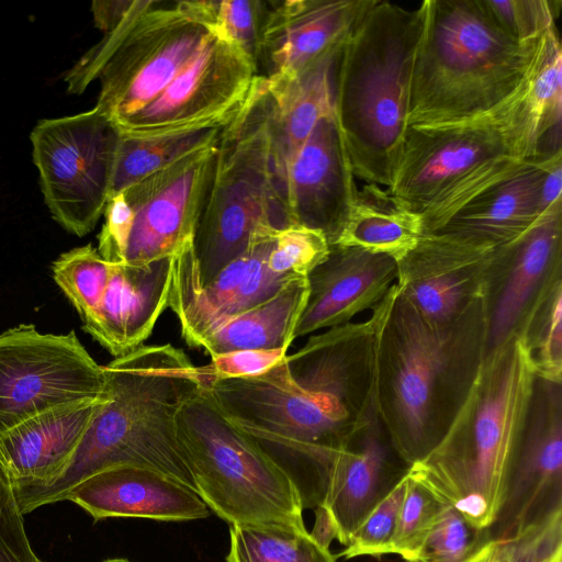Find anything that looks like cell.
I'll return each instance as SVG.
<instances>
[{"label":"cell","instance_id":"8d00e7d4","mask_svg":"<svg viewBox=\"0 0 562 562\" xmlns=\"http://www.w3.org/2000/svg\"><path fill=\"white\" fill-rule=\"evenodd\" d=\"M446 506V503L407 472L406 492L391 542V553L398 554L404 561H415L427 535Z\"/></svg>","mask_w":562,"mask_h":562},{"label":"cell","instance_id":"7dc6e473","mask_svg":"<svg viewBox=\"0 0 562 562\" xmlns=\"http://www.w3.org/2000/svg\"><path fill=\"white\" fill-rule=\"evenodd\" d=\"M315 525L311 536L323 547L329 549L330 542L336 539V527L329 513L321 505L316 506Z\"/></svg>","mask_w":562,"mask_h":562},{"label":"cell","instance_id":"d6a6232c","mask_svg":"<svg viewBox=\"0 0 562 562\" xmlns=\"http://www.w3.org/2000/svg\"><path fill=\"white\" fill-rule=\"evenodd\" d=\"M528 99L538 123V151L547 137L549 150H560L562 52L554 26L542 35L541 49L530 79Z\"/></svg>","mask_w":562,"mask_h":562},{"label":"cell","instance_id":"ac0fdd59","mask_svg":"<svg viewBox=\"0 0 562 562\" xmlns=\"http://www.w3.org/2000/svg\"><path fill=\"white\" fill-rule=\"evenodd\" d=\"M370 0L267 1L257 75L293 79L342 46Z\"/></svg>","mask_w":562,"mask_h":562},{"label":"cell","instance_id":"5bb4252c","mask_svg":"<svg viewBox=\"0 0 562 562\" xmlns=\"http://www.w3.org/2000/svg\"><path fill=\"white\" fill-rule=\"evenodd\" d=\"M562 508V386L537 378L492 539L510 540Z\"/></svg>","mask_w":562,"mask_h":562},{"label":"cell","instance_id":"5b68a950","mask_svg":"<svg viewBox=\"0 0 562 562\" xmlns=\"http://www.w3.org/2000/svg\"><path fill=\"white\" fill-rule=\"evenodd\" d=\"M426 19L409 92L408 126L470 120L504 104L525 85L542 36L519 43L482 0H425Z\"/></svg>","mask_w":562,"mask_h":562},{"label":"cell","instance_id":"8fae6325","mask_svg":"<svg viewBox=\"0 0 562 562\" xmlns=\"http://www.w3.org/2000/svg\"><path fill=\"white\" fill-rule=\"evenodd\" d=\"M103 366L74 330L22 324L0 333V434L44 412L108 397Z\"/></svg>","mask_w":562,"mask_h":562},{"label":"cell","instance_id":"8992f818","mask_svg":"<svg viewBox=\"0 0 562 562\" xmlns=\"http://www.w3.org/2000/svg\"><path fill=\"white\" fill-rule=\"evenodd\" d=\"M269 110L267 80L257 75L217 142L192 239L200 285L209 283L258 239L276 236L294 225L271 175Z\"/></svg>","mask_w":562,"mask_h":562},{"label":"cell","instance_id":"7402d4cb","mask_svg":"<svg viewBox=\"0 0 562 562\" xmlns=\"http://www.w3.org/2000/svg\"><path fill=\"white\" fill-rule=\"evenodd\" d=\"M396 279L397 262L391 257L330 246L327 258L307 276L308 296L294 337L350 323L379 304Z\"/></svg>","mask_w":562,"mask_h":562},{"label":"cell","instance_id":"ffe728a7","mask_svg":"<svg viewBox=\"0 0 562 562\" xmlns=\"http://www.w3.org/2000/svg\"><path fill=\"white\" fill-rule=\"evenodd\" d=\"M355 178L331 111L317 122L289 171L294 225L322 232L333 246L358 198Z\"/></svg>","mask_w":562,"mask_h":562},{"label":"cell","instance_id":"ba28073f","mask_svg":"<svg viewBox=\"0 0 562 562\" xmlns=\"http://www.w3.org/2000/svg\"><path fill=\"white\" fill-rule=\"evenodd\" d=\"M181 7L138 0L133 12L67 72L70 93L95 79V104L116 125L154 100L212 37Z\"/></svg>","mask_w":562,"mask_h":562},{"label":"cell","instance_id":"7a4b0ae2","mask_svg":"<svg viewBox=\"0 0 562 562\" xmlns=\"http://www.w3.org/2000/svg\"><path fill=\"white\" fill-rule=\"evenodd\" d=\"M103 370L109 400L56 482L15 490L23 515L65 501L83 480L120 465L150 469L195 491L178 437L177 414L200 386L196 366L183 350L167 344L140 346L114 358Z\"/></svg>","mask_w":562,"mask_h":562},{"label":"cell","instance_id":"e575fe53","mask_svg":"<svg viewBox=\"0 0 562 562\" xmlns=\"http://www.w3.org/2000/svg\"><path fill=\"white\" fill-rule=\"evenodd\" d=\"M112 265L91 244L72 248L53 262V279L81 321L88 318L99 305Z\"/></svg>","mask_w":562,"mask_h":562},{"label":"cell","instance_id":"30bf717a","mask_svg":"<svg viewBox=\"0 0 562 562\" xmlns=\"http://www.w3.org/2000/svg\"><path fill=\"white\" fill-rule=\"evenodd\" d=\"M121 131L98 108L37 122L33 161L53 218L68 233L92 232L110 198Z\"/></svg>","mask_w":562,"mask_h":562},{"label":"cell","instance_id":"f6af8a7d","mask_svg":"<svg viewBox=\"0 0 562 562\" xmlns=\"http://www.w3.org/2000/svg\"><path fill=\"white\" fill-rule=\"evenodd\" d=\"M543 159L544 171L540 188V209L544 214L562 203V151Z\"/></svg>","mask_w":562,"mask_h":562},{"label":"cell","instance_id":"f35d334b","mask_svg":"<svg viewBox=\"0 0 562 562\" xmlns=\"http://www.w3.org/2000/svg\"><path fill=\"white\" fill-rule=\"evenodd\" d=\"M406 486L407 473L373 508L355 531L345 549L336 558L352 559L364 555L380 558L384 554H391V542L397 525Z\"/></svg>","mask_w":562,"mask_h":562},{"label":"cell","instance_id":"9a60e30c","mask_svg":"<svg viewBox=\"0 0 562 562\" xmlns=\"http://www.w3.org/2000/svg\"><path fill=\"white\" fill-rule=\"evenodd\" d=\"M498 247L438 231L397 262L396 285L427 318L450 323L485 299Z\"/></svg>","mask_w":562,"mask_h":562},{"label":"cell","instance_id":"4316f807","mask_svg":"<svg viewBox=\"0 0 562 562\" xmlns=\"http://www.w3.org/2000/svg\"><path fill=\"white\" fill-rule=\"evenodd\" d=\"M543 171V159L527 160L515 173L467 203L439 231L495 247L515 243L548 213L540 209Z\"/></svg>","mask_w":562,"mask_h":562},{"label":"cell","instance_id":"d6986e66","mask_svg":"<svg viewBox=\"0 0 562 562\" xmlns=\"http://www.w3.org/2000/svg\"><path fill=\"white\" fill-rule=\"evenodd\" d=\"M562 203L515 243L498 247L485 296L486 348L518 329L562 265Z\"/></svg>","mask_w":562,"mask_h":562},{"label":"cell","instance_id":"d4e9b609","mask_svg":"<svg viewBox=\"0 0 562 562\" xmlns=\"http://www.w3.org/2000/svg\"><path fill=\"white\" fill-rule=\"evenodd\" d=\"M108 397L54 408L0 434V464L14 490L46 487L71 462L87 429Z\"/></svg>","mask_w":562,"mask_h":562},{"label":"cell","instance_id":"2e32d148","mask_svg":"<svg viewBox=\"0 0 562 562\" xmlns=\"http://www.w3.org/2000/svg\"><path fill=\"white\" fill-rule=\"evenodd\" d=\"M274 238L255 241L204 285L196 279L193 237L173 256L169 306L190 347L199 348L202 337L220 323L266 301L296 278L274 273L268 268Z\"/></svg>","mask_w":562,"mask_h":562},{"label":"cell","instance_id":"484cf974","mask_svg":"<svg viewBox=\"0 0 562 562\" xmlns=\"http://www.w3.org/2000/svg\"><path fill=\"white\" fill-rule=\"evenodd\" d=\"M340 48L293 79L265 78L270 93L269 162L276 191L286 206L290 168L317 122L334 111V70Z\"/></svg>","mask_w":562,"mask_h":562},{"label":"cell","instance_id":"b9f144b4","mask_svg":"<svg viewBox=\"0 0 562 562\" xmlns=\"http://www.w3.org/2000/svg\"><path fill=\"white\" fill-rule=\"evenodd\" d=\"M288 356V349L235 350L211 357V362L196 367L200 386L227 379L262 374Z\"/></svg>","mask_w":562,"mask_h":562},{"label":"cell","instance_id":"3957f363","mask_svg":"<svg viewBox=\"0 0 562 562\" xmlns=\"http://www.w3.org/2000/svg\"><path fill=\"white\" fill-rule=\"evenodd\" d=\"M536 371L516 333L486 348L445 434L408 473L477 528L503 504L532 398Z\"/></svg>","mask_w":562,"mask_h":562},{"label":"cell","instance_id":"44dd1931","mask_svg":"<svg viewBox=\"0 0 562 562\" xmlns=\"http://www.w3.org/2000/svg\"><path fill=\"white\" fill-rule=\"evenodd\" d=\"M330 327L286 356L290 373L304 390L330 397L359 418L374 412L373 362L378 316Z\"/></svg>","mask_w":562,"mask_h":562},{"label":"cell","instance_id":"e0dca14e","mask_svg":"<svg viewBox=\"0 0 562 562\" xmlns=\"http://www.w3.org/2000/svg\"><path fill=\"white\" fill-rule=\"evenodd\" d=\"M408 469L375 412L345 445L331 451L319 477L317 505L329 513L342 546Z\"/></svg>","mask_w":562,"mask_h":562},{"label":"cell","instance_id":"f907efd6","mask_svg":"<svg viewBox=\"0 0 562 562\" xmlns=\"http://www.w3.org/2000/svg\"><path fill=\"white\" fill-rule=\"evenodd\" d=\"M404 562H417V561H404Z\"/></svg>","mask_w":562,"mask_h":562},{"label":"cell","instance_id":"74e56055","mask_svg":"<svg viewBox=\"0 0 562 562\" xmlns=\"http://www.w3.org/2000/svg\"><path fill=\"white\" fill-rule=\"evenodd\" d=\"M329 251L330 246L322 232L292 225L276 235L267 263L274 273L307 278Z\"/></svg>","mask_w":562,"mask_h":562},{"label":"cell","instance_id":"83f0119b","mask_svg":"<svg viewBox=\"0 0 562 562\" xmlns=\"http://www.w3.org/2000/svg\"><path fill=\"white\" fill-rule=\"evenodd\" d=\"M308 291L307 278H292L266 301L215 326L199 348L211 357L235 350L289 349Z\"/></svg>","mask_w":562,"mask_h":562},{"label":"cell","instance_id":"836d02e7","mask_svg":"<svg viewBox=\"0 0 562 562\" xmlns=\"http://www.w3.org/2000/svg\"><path fill=\"white\" fill-rule=\"evenodd\" d=\"M190 16L201 23L214 36L228 41L240 48L255 64L267 1H179Z\"/></svg>","mask_w":562,"mask_h":562},{"label":"cell","instance_id":"7c38bea8","mask_svg":"<svg viewBox=\"0 0 562 562\" xmlns=\"http://www.w3.org/2000/svg\"><path fill=\"white\" fill-rule=\"evenodd\" d=\"M257 76L235 44L214 35L148 104L117 125L122 133L149 135L189 126L226 124Z\"/></svg>","mask_w":562,"mask_h":562},{"label":"cell","instance_id":"c3c4849f","mask_svg":"<svg viewBox=\"0 0 562 562\" xmlns=\"http://www.w3.org/2000/svg\"><path fill=\"white\" fill-rule=\"evenodd\" d=\"M513 540L493 539L474 562H513Z\"/></svg>","mask_w":562,"mask_h":562},{"label":"cell","instance_id":"6da1fadb","mask_svg":"<svg viewBox=\"0 0 562 562\" xmlns=\"http://www.w3.org/2000/svg\"><path fill=\"white\" fill-rule=\"evenodd\" d=\"M373 310V403L408 465L439 442L486 350L484 299L457 319L424 316L394 284Z\"/></svg>","mask_w":562,"mask_h":562},{"label":"cell","instance_id":"9c48e42d","mask_svg":"<svg viewBox=\"0 0 562 562\" xmlns=\"http://www.w3.org/2000/svg\"><path fill=\"white\" fill-rule=\"evenodd\" d=\"M531 75L514 97L492 112L449 124L408 126L390 194L403 207L420 214L487 162L503 157L535 159L539 132L528 99Z\"/></svg>","mask_w":562,"mask_h":562},{"label":"cell","instance_id":"bcb514c9","mask_svg":"<svg viewBox=\"0 0 562 562\" xmlns=\"http://www.w3.org/2000/svg\"><path fill=\"white\" fill-rule=\"evenodd\" d=\"M138 0L93 1L91 11L95 26L104 34L117 27L133 12Z\"/></svg>","mask_w":562,"mask_h":562},{"label":"cell","instance_id":"d590c367","mask_svg":"<svg viewBox=\"0 0 562 562\" xmlns=\"http://www.w3.org/2000/svg\"><path fill=\"white\" fill-rule=\"evenodd\" d=\"M491 528H477L447 505L427 535L417 562H474L492 541Z\"/></svg>","mask_w":562,"mask_h":562},{"label":"cell","instance_id":"277c9868","mask_svg":"<svg viewBox=\"0 0 562 562\" xmlns=\"http://www.w3.org/2000/svg\"><path fill=\"white\" fill-rule=\"evenodd\" d=\"M425 19V1L405 8L370 0L337 56L334 113L352 173L368 184L393 182Z\"/></svg>","mask_w":562,"mask_h":562},{"label":"cell","instance_id":"ab89813d","mask_svg":"<svg viewBox=\"0 0 562 562\" xmlns=\"http://www.w3.org/2000/svg\"><path fill=\"white\" fill-rule=\"evenodd\" d=\"M482 1L498 27L516 42L537 41L554 26V3L551 1Z\"/></svg>","mask_w":562,"mask_h":562},{"label":"cell","instance_id":"60d3db41","mask_svg":"<svg viewBox=\"0 0 562 562\" xmlns=\"http://www.w3.org/2000/svg\"><path fill=\"white\" fill-rule=\"evenodd\" d=\"M13 484L0 464V562H44L25 531Z\"/></svg>","mask_w":562,"mask_h":562},{"label":"cell","instance_id":"f546056e","mask_svg":"<svg viewBox=\"0 0 562 562\" xmlns=\"http://www.w3.org/2000/svg\"><path fill=\"white\" fill-rule=\"evenodd\" d=\"M224 125H196L149 135L121 132L110 196L187 155L215 144Z\"/></svg>","mask_w":562,"mask_h":562},{"label":"cell","instance_id":"7bdbcfd3","mask_svg":"<svg viewBox=\"0 0 562 562\" xmlns=\"http://www.w3.org/2000/svg\"><path fill=\"white\" fill-rule=\"evenodd\" d=\"M513 540V562H562V508L525 528Z\"/></svg>","mask_w":562,"mask_h":562},{"label":"cell","instance_id":"681fc988","mask_svg":"<svg viewBox=\"0 0 562 562\" xmlns=\"http://www.w3.org/2000/svg\"><path fill=\"white\" fill-rule=\"evenodd\" d=\"M102 562H132L127 559H123V558H113V559H106Z\"/></svg>","mask_w":562,"mask_h":562},{"label":"cell","instance_id":"4fadbf2b","mask_svg":"<svg viewBox=\"0 0 562 562\" xmlns=\"http://www.w3.org/2000/svg\"><path fill=\"white\" fill-rule=\"evenodd\" d=\"M217 142L123 190L134 212L124 263L143 266L173 257L193 237Z\"/></svg>","mask_w":562,"mask_h":562},{"label":"cell","instance_id":"f1b7e54d","mask_svg":"<svg viewBox=\"0 0 562 562\" xmlns=\"http://www.w3.org/2000/svg\"><path fill=\"white\" fill-rule=\"evenodd\" d=\"M423 235L420 214L403 207L379 186L366 184L333 246L356 247L400 262Z\"/></svg>","mask_w":562,"mask_h":562},{"label":"cell","instance_id":"603a6c76","mask_svg":"<svg viewBox=\"0 0 562 562\" xmlns=\"http://www.w3.org/2000/svg\"><path fill=\"white\" fill-rule=\"evenodd\" d=\"M173 257L143 266L113 263L100 303L82 327L114 358L143 346L169 306Z\"/></svg>","mask_w":562,"mask_h":562},{"label":"cell","instance_id":"4dcf8cb0","mask_svg":"<svg viewBox=\"0 0 562 562\" xmlns=\"http://www.w3.org/2000/svg\"><path fill=\"white\" fill-rule=\"evenodd\" d=\"M518 334L539 379L562 382V280L557 273L524 318Z\"/></svg>","mask_w":562,"mask_h":562},{"label":"cell","instance_id":"cb8c5ba5","mask_svg":"<svg viewBox=\"0 0 562 562\" xmlns=\"http://www.w3.org/2000/svg\"><path fill=\"white\" fill-rule=\"evenodd\" d=\"M94 520L128 517L162 521L205 518L210 508L199 494L150 469L120 465L100 471L71 488L65 497Z\"/></svg>","mask_w":562,"mask_h":562},{"label":"cell","instance_id":"1f68e13d","mask_svg":"<svg viewBox=\"0 0 562 562\" xmlns=\"http://www.w3.org/2000/svg\"><path fill=\"white\" fill-rule=\"evenodd\" d=\"M306 531L231 526L226 562H336Z\"/></svg>","mask_w":562,"mask_h":562},{"label":"cell","instance_id":"ee69618b","mask_svg":"<svg viewBox=\"0 0 562 562\" xmlns=\"http://www.w3.org/2000/svg\"><path fill=\"white\" fill-rule=\"evenodd\" d=\"M103 215L105 220L98 236L97 249L104 260L124 263L134 212L123 191L109 198Z\"/></svg>","mask_w":562,"mask_h":562},{"label":"cell","instance_id":"52a82bcc","mask_svg":"<svg viewBox=\"0 0 562 562\" xmlns=\"http://www.w3.org/2000/svg\"><path fill=\"white\" fill-rule=\"evenodd\" d=\"M177 431L195 491L231 526L306 531L291 474L199 386L181 404Z\"/></svg>","mask_w":562,"mask_h":562}]
</instances>
